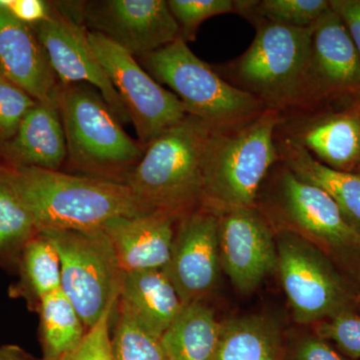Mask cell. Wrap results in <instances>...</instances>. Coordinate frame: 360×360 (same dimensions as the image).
I'll return each mask as SVG.
<instances>
[{
  "instance_id": "ac0fdd59",
  "label": "cell",
  "mask_w": 360,
  "mask_h": 360,
  "mask_svg": "<svg viewBox=\"0 0 360 360\" xmlns=\"http://www.w3.org/2000/svg\"><path fill=\"white\" fill-rule=\"evenodd\" d=\"M179 219L155 212L116 217L103 225L123 272L160 269L167 264Z\"/></svg>"
},
{
  "instance_id": "7c38bea8",
  "label": "cell",
  "mask_w": 360,
  "mask_h": 360,
  "mask_svg": "<svg viewBox=\"0 0 360 360\" xmlns=\"http://www.w3.org/2000/svg\"><path fill=\"white\" fill-rule=\"evenodd\" d=\"M82 20L89 32L101 33L136 58L181 37L165 0L85 1Z\"/></svg>"
},
{
  "instance_id": "e575fe53",
  "label": "cell",
  "mask_w": 360,
  "mask_h": 360,
  "mask_svg": "<svg viewBox=\"0 0 360 360\" xmlns=\"http://www.w3.org/2000/svg\"><path fill=\"white\" fill-rule=\"evenodd\" d=\"M330 7L338 16L360 56V0H329Z\"/></svg>"
},
{
  "instance_id": "8992f818",
  "label": "cell",
  "mask_w": 360,
  "mask_h": 360,
  "mask_svg": "<svg viewBox=\"0 0 360 360\" xmlns=\"http://www.w3.org/2000/svg\"><path fill=\"white\" fill-rule=\"evenodd\" d=\"M255 39L243 56L226 68L231 84L250 92L265 108H297L311 49L314 25L295 27L253 21Z\"/></svg>"
},
{
  "instance_id": "f35d334b",
  "label": "cell",
  "mask_w": 360,
  "mask_h": 360,
  "mask_svg": "<svg viewBox=\"0 0 360 360\" xmlns=\"http://www.w3.org/2000/svg\"><path fill=\"white\" fill-rule=\"evenodd\" d=\"M359 174H360V170H359Z\"/></svg>"
},
{
  "instance_id": "44dd1931",
  "label": "cell",
  "mask_w": 360,
  "mask_h": 360,
  "mask_svg": "<svg viewBox=\"0 0 360 360\" xmlns=\"http://www.w3.org/2000/svg\"><path fill=\"white\" fill-rule=\"evenodd\" d=\"M281 161L302 181L321 188L333 198L348 224L360 236V174L322 165L309 151L276 134Z\"/></svg>"
},
{
  "instance_id": "9c48e42d",
  "label": "cell",
  "mask_w": 360,
  "mask_h": 360,
  "mask_svg": "<svg viewBox=\"0 0 360 360\" xmlns=\"http://www.w3.org/2000/svg\"><path fill=\"white\" fill-rule=\"evenodd\" d=\"M60 258L61 286L87 330L117 304L123 274L103 229L46 231Z\"/></svg>"
},
{
  "instance_id": "52a82bcc",
  "label": "cell",
  "mask_w": 360,
  "mask_h": 360,
  "mask_svg": "<svg viewBox=\"0 0 360 360\" xmlns=\"http://www.w3.org/2000/svg\"><path fill=\"white\" fill-rule=\"evenodd\" d=\"M277 267L295 321L317 323L360 307V291L319 246L279 229Z\"/></svg>"
},
{
  "instance_id": "f546056e",
  "label": "cell",
  "mask_w": 360,
  "mask_h": 360,
  "mask_svg": "<svg viewBox=\"0 0 360 360\" xmlns=\"http://www.w3.org/2000/svg\"><path fill=\"white\" fill-rule=\"evenodd\" d=\"M315 324V335L333 341L345 356L360 359V307Z\"/></svg>"
},
{
  "instance_id": "7402d4cb",
  "label": "cell",
  "mask_w": 360,
  "mask_h": 360,
  "mask_svg": "<svg viewBox=\"0 0 360 360\" xmlns=\"http://www.w3.org/2000/svg\"><path fill=\"white\" fill-rule=\"evenodd\" d=\"M221 328L202 300L186 303L160 340L169 360H214Z\"/></svg>"
},
{
  "instance_id": "8d00e7d4",
  "label": "cell",
  "mask_w": 360,
  "mask_h": 360,
  "mask_svg": "<svg viewBox=\"0 0 360 360\" xmlns=\"http://www.w3.org/2000/svg\"><path fill=\"white\" fill-rule=\"evenodd\" d=\"M6 77V75H4V71H2L1 66H0V78Z\"/></svg>"
},
{
  "instance_id": "4dcf8cb0",
  "label": "cell",
  "mask_w": 360,
  "mask_h": 360,
  "mask_svg": "<svg viewBox=\"0 0 360 360\" xmlns=\"http://www.w3.org/2000/svg\"><path fill=\"white\" fill-rule=\"evenodd\" d=\"M37 103L11 80L0 78V141L13 139L26 115Z\"/></svg>"
},
{
  "instance_id": "6da1fadb",
  "label": "cell",
  "mask_w": 360,
  "mask_h": 360,
  "mask_svg": "<svg viewBox=\"0 0 360 360\" xmlns=\"http://www.w3.org/2000/svg\"><path fill=\"white\" fill-rule=\"evenodd\" d=\"M0 177L32 214L39 232L94 231L116 217L155 212L122 182L2 160Z\"/></svg>"
},
{
  "instance_id": "5bb4252c",
  "label": "cell",
  "mask_w": 360,
  "mask_h": 360,
  "mask_svg": "<svg viewBox=\"0 0 360 360\" xmlns=\"http://www.w3.org/2000/svg\"><path fill=\"white\" fill-rule=\"evenodd\" d=\"M214 212L221 267L240 292L250 293L277 267L276 236L269 219L257 206Z\"/></svg>"
},
{
  "instance_id": "ffe728a7",
  "label": "cell",
  "mask_w": 360,
  "mask_h": 360,
  "mask_svg": "<svg viewBox=\"0 0 360 360\" xmlns=\"http://www.w3.org/2000/svg\"><path fill=\"white\" fill-rule=\"evenodd\" d=\"M116 305L118 312L160 340L184 303L165 270L160 269L124 272Z\"/></svg>"
},
{
  "instance_id": "cb8c5ba5",
  "label": "cell",
  "mask_w": 360,
  "mask_h": 360,
  "mask_svg": "<svg viewBox=\"0 0 360 360\" xmlns=\"http://www.w3.org/2000/svg\"><path fill=\"white\" fill-rule=\"evenodd\" d=\"M18 274V281L11 286L8 295L25 300L32 311H37L42 298L60 290V258L47 234L39 232L26 243Z\"/></svg>"
},
{
  "instance_id": "277c9868",
  "label": "cell",
  "mask_w": 360,
  "mask_h": 360,
  "mask_svg": "<svg viewBox=\"0 0 360 360\" xmlns=\"http://www.w3.org/2000/svg\"><path fill=\"white\" fill-rule=\"evenodd\" d=\"M59 110L70 167L123 184L146 148L125 132L101 94L89 84L61 85Z\"/></svg>"
},
{
  "instance_id": "d6a6232c",
  "label": "cell",
  "mask_w": 360,
  "mask_h": 360,
  "mask_svg": "<svg viewBox=\"0 0 360 360\" xmlns=\"http://www.w3.org/2000/svg\"><path fill=\"white\" fill-rule=\"evenodd\" d=\"M0 6L32 27L49 20L52 13V2L44 0H0Z\"/></svg>"
},
{
  "instance_id": "1f68e13d",
  "label": "cell",
  "mask_w": 360,
  "mask_h": 360,
  "mask_svg": "<svg viewBox=\"0 0 360 360\" xmlns=\"http://www.w3.org/2000/svg\"><path fill=\"white\" fill-rule=\"evenodd\" d=\"M113 309L108 310L94 328L87 330L77 349L61 360H112L110 324Z\"/></svg>"
},
{
  "instance_id": "8fae6325",
  "label": "cell",
  "mask_w": 360,
  "mask_h": 360,
  "mask_svg": "<svg viewBox=\"0 0 360 360\" xmlns=\"http://www.w3.org/2000/svg\"><path fill=\"white\" fill-rule=\"evenodd\" d=\"M342 97L360 98V56L340 16L330 7L314 23L296 108L311 110Z\"/></svg>"
},
{
  "instance_id": "2e32d148",
  "label": "cell",
  "mask_w": 360,
  "mask_h": 360,
  "mask_svg": "<svg viewBox=\"0 0 360 360\" xmlns=\"http://www.w3.org/2000/svg\"><path fill=\"white\" fill-rule=\"evenodd\" d=\"M286 139L309 151L322 165L345 172L360 170V101L343 110L303 115L286 125Z\"/></svg>"
},
{
  "instance_id": "3957f363",
  "label": "cell",
  "mask_w": 360,
  "mask_h": 360,
  "mask_svg": "<svg viewBox=\"0 0 360 360\" xmlns=\"http://www.w3.org/2000/svg\"><path fill=\"white\" fill-rule=\"evenodd\" d=\"M281 111L266 108L250 122L214 130L206 150L201 206L212 210L257 206L267 175L281 161Z\"/></svg>"
},
{
  "instance_id": "30bf717a",
  "label": "cell",
  "mask_w": 360,
  "mask_h": 360,
  "mask_svg": "<svg viewBox=\"0 0 360 360\" xmlns=\"http://www.w3.org/2000/svg\"><path fill=\"white\" fill-rule=\"evenodd\" d=\"M87 37L144 148L188 115L179 97L156 82L129 51L101 33L87 30Z\"/></svg>"
},
{
  "instance_id": "603a6c76",
  "label": "cell",
  "mask_w": 360,
  "mask_h": 360,
  "mask_svg": "<svg viewBox=\"0 0 360 360\" xmlns=\"http://www.w3.org/2000/svg\"><path fill=\"white\" fill-rule=\"evenodd\" d=\"M214 360H283L279 324L262 315L234 317L222 322Z\"/></svg>"
},
{
  "instance_id": "9a60e30c",
  "label": "cell",
  "mask_w": 360,
  "mask_h": 360,
  "mask_svg": "<svg viewBox=\"0 0 360 360\" xmlns=\"http://www.w3.org/2000/svg\"><path fill=\"white\" fill-rule=\"evenodd\" d=\"M32 28L61 85L89 84L101 94L122 123L130 122L129 112L97 59L84 25L59 13L52 2L49 20Z\"/></svg>"
},
{
  "instance_id": "f1b7e54d",
  "label": "cell",
  "mask_w": 360,
  "mask_h": 360,
  "mask_svg": "<svg viewBox=\"0 0 360 360\" xmlns=\"http://www.w3.org/2000/svg\"><path fill=\"white\" fill-rule=\"evenodd\" d=\"M167 4L186 41L195 39L201 23L208 18L236 13L233 0H168Z\"/></svg>"
},
{
  "instance_id": "d4e9b609",
  "label": "cell",
  "mask_w": 360,
  "mask_h": 360,
  "mask_svg": "<svg viewBox=\"0 0 360 360\" xmlns=\"http://www.w3.org/2000/svg\"><path fill=\"white\" fill-rule=\"evenodd\" d=\"M37 312L41 360H61L79 347L87 329L61 290L42 298Z\"/></svg>"
},
{
  "instance_id": "7a4b0ae2",
  "label": "cell",
  "mask_w": 360,
  "mask_h": 360,
  "mask_svg": "<svg viewBox=\"0 0 360 360\" xmlns=\"http://www.w3.org/2000/svg\"><path fill=\"white\" fill-rule=\"evenodd\" d=\"M213 127L193 115L150 142L123 184L153 212L181 219L202 203L203 167Z\"/></svg>"
},
{
  "instance_id": "83f0119b",
  "label": "cell",
  "mask_w": 360,
  "mask_h": 360,
  "mask_svg": "<svg viewBox=\"0 0 360 360\" xmlns=\"http://www.w3.org/2000/svg\"><path fill=\"white\" fill-rule=\"evenodd\" d=\"M111 355L112 360H169L158 338L120 312L111 336Z\"/></svg>"
},
{
  "instance_id": "e0dca14e",
  "label": "cell",
  "mask_w": 360,
  "mask_h": 360,
  "mask_svg": "<svg viewBox=\"0 0 360 360\" xmlns=\"http://www.w3.org/2000/svg\"><path fill=\"white\" fill-rule=\"evenodd\" d=\"M0 66L7 79L37 103L58 96L61 84L32 26L0 6Z\"/></svg>"
},
{
  "instance_id": "74e56055",
  "label": "cell",
  "mask_w": 360,
  "mask_h": 360,
  "mask_svg": "<svg viewBox=\"0 0 360 360\" xmlns=\"http://www.w3.org/2000/svg\"><path fill=\"white\" fill-rule=\"evenodd\" d=\"M359 277H360V270H359Z\"/></svg>"
},
{
  "instance_id": "4316f807",
  "label": "cell",
  "mask_w": 360,
  "mask_h": 360,
  "mask_svg": "<svg viewBox=\"0 0 360 360\" xmlns=\"http://www.w3.org/2000/svg\"><path fill=\"white\" fill-rule=\"evenodd\" d=\"M330 9L329 0H257L236 1V13L251 21L307 27Z\"/></svg>"
},
{
  "instance_id": "ba28073f",
  "label": "cell",
  "mask_w": 360,
  "mask_h": 360,
  "mask_svg": "<svg viewBox=\"0 0 360 360\" xmlns=\"http://www.w3.org/2000/svg\"><path fill=\"white\" fill-rule=\"evenodd\" d=\"M270 214L281 229L295 232L323 250L352 274H359L360 236L343 217L333 198L319 187L302 181L281 161Z\"/></svg>"
},
{
  "instance_id": "484cf974",
  "label": "cell",
  "mask_w": 360,
  "mask_h": 360,
  "mask_svg": "<svg viewBox=\"0 0 360 360\" xmlns=\"http://www.w3.org/2000/svg\"><path fill=\"white\" fill-rule=\"evenodd\" d=\"M37 233L32 214L0 177V267L18 272L23 248Z\"/></svg>"
},
{
  "instance_id": "ab89813d",
  "label": "cell",
  "mask_w": 360,
  "mask_h": 360,
  "mask_svg": "<svg viewBox=\"0 0 360 360\" xmlns=\"http://www.w3.org/2000/svg\"><path fill=\"white\" fill-rule=\"evenodd\" d=\"M359 101H360V98H359Z\"/></svg>"
},
{
  "instance_id": "836d02e7",
  "label": "cell",
  "mask_w": 360,
  "mask_h": 360,
  "mask_svg": "<svg viewBox=\"0 0 360 360\" xmlns=\"http://www.w3.org/2000/svg\"><path fill=\"white\" fill-rule=\"evenodd\" d=\"M291 360H349L336 352L328 340L317 335H307L296 342Z\"/></svg>"
},
{
  "instance_id": "4fadbf2b",
  "label": "cell",
  "mask_w": 360,
  "mask_h": 360,
  "mask_svg": "<svg viewBox=\"0 0 360 360\" xmlns=\"http://www.w3.org/2000/svg\"><path fill=\"white\" fill-rule=\"evenodd\" d=\"M221 269L219 217L200 206L177 221L169 260L162 269L186 304L210 295Z\"/></svg>"
},
{
  "instance_id": "5b68a950",
  "label": "cell",
  "mask_w": 360,
  "mask_h": 360,
  "mask_svg": "<svg viewBox=\"0 0 360 360\" xmlns=\"http://www.w3.org/2000/svg\"><path fill=\"white\" fill-rule=\"evenodd\" d=\"M137 60L156 82L169 87L189 115L214 129L238 127L266 110L259 99L198 58L181 37Z\"/></svg>"
},
{
  "instance_id": "d590c367",
  "label": "cell",
  "mask_w": 360,
  "mask_h": 360,
  "mask_svg": "<svg viewBox=\"0 0 360 360\" xmlns=\"http://www.w3.org/2000/svg\"><path fill=\"white\" fill-rule=\"evenodd\" d=\"M0 360H34L22 348L14 345L0 347Z\"/></svg>"
},
{
  "instance_id": "d6986e66",
  "label": "cell",
  "mask_w": 360,
  "mask_h": 360,
  "mask_svg": "<svg viewBox=\"0 0 360 360\" xmlns=\"http://www.w3.org/2000/svg\"><path fill=\"white\" fill-rule=\"evenodd\" d=\"M66 158L59 94L35 104L13 139L0 141V160L18 167L59 170Z\"/></svg>"
}]
</instances>
